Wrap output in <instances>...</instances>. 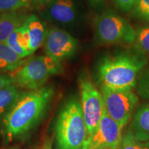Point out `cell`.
<instances>
[{
    "instance_id": "7",
    "label": "cell",
    "mask_w": 149,
    "mask_h": 149,
    "mask_svg": "<svg viewBox=\"0 0 149 149\" xmlns=\"http://www.w3.org/2000/svg\"><path fill=\"white\" fill-rule=\"evenodd\" d=\"M79 87L81 108L88 136L97 130L102 120L104 105L102 93L86 75L80 76Z\"/></svg>"
},
{
    "instance_id": "23",
    "label": "cell",
    "mask_w": 149,
    "mask_h": 149,
    "mask_svg": "<svg viewBox=\"0 0 149 149\" xmlns=\"http://www.w3.org/2000/svg\"><path fill=\"white\" fill-rule=\"evenodd\" d=\"M10 84H13L12 77L7 74H0V89Z\"/></svg>"
},
{
    "instance_id": "20",
    "label": "cell",
    "mask_w": 149,
    "mask_h": 149,
    "mask_svg": "<svg viewBox=\"0 0 149 149\" xmlns=\"http://www.w3.org/2000/svg\"><path fill=\"white\" fill-rule=\"evenodd\" d=\"M133 9V15L136 18L149 22V0H138Z\"/></svg>"
},
{
    "instance_id": "12",
    "label": "cell",
    "mask_w": 149,
    "mask_h": 149,
    "mask_svg": "<svg viewBox=\"0 0 149 149\" xmlns=\"http://www.w3.org/2000/svg\"><path fill=\"white\" fill-rule=\"evenodd\" d=\"M29 33V49L31 55L35 53L45 42L48 29L44 22L41 21L35 15L27 17L24 23Z\"/></svg>"
},
{
    "instance_id": "1",
    "label": "cell",
    "mask_w": 149,
    "mask_h": 149,
    "mask_svg": "<svg viewBox=\"0 0 149 149\" xmlns=\"http://www.w3.org/2000/svg\"><path fill=\"white\" fill-rule=\"evenodd\" d=\"M146 64V56L135 51L105 56L97 68L99 84L116 90H133Z\"/></svg>"
},
{
    "instance_id": "22",
    "label": "cell",
    "mask_w": 149,
    "mask_h": 149,
    "mask_svg": "<svg viewBox=\"0 0 149 149\" xmlns=\"http://www.w3.org/2000/svg\"><path fill=\"white\" fill-rule=\"evenodd\" d=\"M138 0H115L117 6L122 11H130L135 6Z\"/></svg>"
},
{
    "instance_id": "25",
    "label": "cell",
    "mask_w": 149,
    "mask_h": 149,
    "mask_svg": "<svg viewBox=\"0 0 149 149\" xmlns=\"http://www.w3.org/2000/svg\"><path fill=\"white\" fill-rule=\"evenodd\" d=\"M91 2L93 3H99L102 1V0H90Z\"/></svg>"
},
{
    "instance_id": "13",
    "label": "cell",
    "mask_w": 149,
    "mask_h": 149,
    "mask_svg": "<svg viewBox=\"0 0 149 149\" xmlns=\"http://www.w3.org/2000/svg\"><path fill=\"white\" fill-rule=\"evenodd\" d=\"M27 17L15 11L0 13V43H6L14 31L21 26Z\"/></svg>"
},
{
    "instance_id": "5",
    "label": "cell",
    "mask_w": 149,
    "mask_h": 149,
    "mask_svg": "<svg viewBox=\"0 0 149 149\" xmlns=\"http://www.w3.org/2000/svg\"><path fill=\"white\" fill-rule=\"evenodd\" d=\"M97 40L104 44H133L136 31L126 19L107 11L97 17L95 23Z\"/></svg>"
},
{
    "instance_id": "19",
    "label": "cell",
    "mask_w": 149,
    "mask_h": 149,
    "mask_svg": "<svg viewBox=\"0 0 149 149\" xmlns=\"http://www.w3.org/2000/svg\"><path fill=\"white\" fill-rule=\"evenodd\" d=\"M30 3L31 0H0V13L26 8Z\"/></svg>"
},
{
    "instance_id": "15",
    "label": "cell",
    "mask_w": 149,
    "mask_h": 149,
    "mask_svg": "<svg viewBox=\"0 0 149 149\" xmlns=\"http://www.w3.org/2000/svg\"><path fill=\"white\" fill-rule=\"evenodd\" d=\"M24 61L6 43H0V72L15 71Z\"/></svg>"
},
{
    "instance_id": "16",
    "label": "cell",
    "mask_w": 149,
    "mask_h": 149,
    "mask_svg": "<svg viewBox=\"0 0 149 149\" xmlns=\"http://www.w3.org/2000/svg\"><path fill=\"white\" fill-rule=\"evenodd\" d=\"M22 95L14 84L8 85L0 89V115L8 113Z\"/></svg>"
},
{
    "instance_id": "6",
    "label": "cell",
    "mask_w": 149,
    "mask_h": 149,
    "mask_svg": "<svg viewBox=\"0 0 149 149\" xmlns=\"http://www.w3.org/2000/svg\"><path fill=\"white\" fill-rule=\"evenodd\" d=\"M104 109L110 117L124 128L131 120L139 98L133 90H116L100 86Z\"/></svg>"
},
{
    "instance_id": "10",
    "label": "cell",
    "mask_w": 149,
    "mask_h": 149,
    "mask_svg": "<svg viewBox=\"0 0 149 149\" xmlns=\"http://www.w3.org/2000/svg\"><path fill=\"white\" fill-rule=\"evenodd\" d=\"M126 131L133 138L141 142L149 141V103L137 107Z\"/></svg>"
},
{
    "instance_id": "18",
    "label": "cell",
    "mask_w": 149,
    "mask_h": 149,
    "mask_svg": "<svg viewBox=\"0 0 149 149\" xmlns=\"http://www.w3.org/2000/svg\"><path fill=\"white\" fill-rule=\"evenodd\" d=\"M137 93L141 97L149 100V68L139 74L136 84Z\"/></svg>"
},
{
    "instance_id": "17",
    "label": "cell",
    "mask_w": 149,
    "mask_h": 149,
    "mask_svg": "<svg viewBox=\"0 0 149 149\" xmlns=\"http://www.w3.org/2000/svg\"><path fill=\"white\" fill-rule=\"evenodd\" d=\"M134 51L144 56L149 55V26L136 31Z\"/></svg>"
},
{
    "instance_id": "9",
    "label": "cell",
    "mask_w": 149,
    "mask_h": 149,
    "mask_svg": "<svg viewBox=\"0 0 149 149\" xmlns=\"http://www.w3.org/2000/svg\"><path fill=\"white\" fill-rule=\"evenodd\" d=\"M77 41L64 30L53 27L48 29L44 46L46 55L60 61L74 53Z\"/></svg>"
},
{
    "instance_id": "14",
    "label": "cell",
    "mask_w": 149,
    "mask_h": 149,
    "mask_svg": "<svg viewBox=\"0 0 149 149\" xmlns=\"http://www.w3.org/2000/svg\"><path fill=\"white\" fill-rule=\"evenodd\" d=\"M29 33L26 27L23 24L10 35L6 44L23 59L31 55L29 49Z\"/></svg>"
},
{
    "instance_id": "28",
    "label": "cell",
    "mask_w": 149,
    "mask_h": 149,
    "mask_svg": "<svg viewBox=\"0 0 149 149\" xmlns=\"http://www.w3.org/2000/svg\"><path fill=\"white\" fill-rule=\"evenodd\" d=\"M146 144H147V145H148V147H149V141H147V142H146Z\"/></svg>"
},
{
    "instance_id": "3",
    "label": "cell",
    "mask_w": 149,
    "mask_h": 149,
    "mask_svg": "<svg viewBox=\"0 0 149 149\" xmlns=\"http://www.w3.org/2000/svg\"><path fill=\"white\" fill-rule=\"evenodd\" d=\"M57 149H81L88 137L80 102L72 99L65 104L56 124Z\"/></svg>"
},
{
    "instance_id": "21",
    "label": "cell",
    "mask_w": 149,
    "mask_h": 149,
    "mask_svg": "<svg viewBox=\"0 0 149 149\" xmlns=\"http://www.w3.org/2000/svg\"><path fill=\"white\" fill-rule=\"evenodd\" d=\"M119 149H149L146 142H141L136 140L127 133L122 137Z\"/></svg>"
},
{
    "instance_id": "4",
    "label": "cell",
    "mask_w": 149,
    "mask_h": 149,
    "mask_svg": "<svg viewBox=\"0 0 149 149\" xmlns=\"http://www.w3.org/2000/svg\"><path fill=\"white\" fill-rule=\"evenodd\" d=\"M60 61L48 55L30 57L10 75L13 84L35 90L43 86L48 78L61 72Z\"/></svg>"
},
{
    "instance_id": "2",
    "label": "cell",
    "mask_w": 149,
    "mask_h": 149,
    "mask_svg": "<svg viewBox=\"0 0 149 149\" xmlns=\"http://www.w3.org/2000/svg\"><path fill=\"white\" fill-rule=\"evenodd\" d=\"M55 94L51 86H44L20 97L4 120V128L9 137L27 133L42 120Z\"/></svg>"
},
{
    "instance_id": "11",
    "label": "cell",
    "mask_w": 149,
    "mask_h": 149,
    "mask_svg": "<svg viewBox=\"0 0 149 149\" xmlns=\"http://www.w3.org/2000/svg\"><path fill=\"white\" fill-rule=\"evenodd\" d=\"M47 16L50 19L60 24H70L77 16L72 0H53L48 6Z\"/></svg>"
},
{
    "instance_id": "8",
    "label": "cell",
    "mask_w": 149,
    "mask_h": 149,
    "mask_svg": "<svg viewBox=\"0 0 149 149\" xmlns=\"http://www.w3.org/2000/svg\"><path fill=\"white\" fill-rule=\"evenodd\" d=\"M122 128L104 109L97 128L87 137L81 149H119L122 139Z\"/></svg>"
},
{
    "instance_id": "26",
    "label": "cell",
    "mask_w": 149,
    "mask_h": 149,
    "mask_svg": "<svg viewBox=\"0 0 149 149\" xmlns=\"http://www.w3.org/2000/svg\"><path fill=\"white\" fill-rule=\"evenodd\" d=\"M37 1H39V2H46V1H48L50 0H37Z\"/></svg>"
},
{
    "instance_id": "27",
    "label": "cell",
    "mask_w": 149,
    "mask_h": 149,
    "mask_svg": "<svg viewBox=\"0 0 149 149\" xmlns=\"http://www.w3.org/2000/svg\"><path fill=\"white\" fill-rule=\"evenodd\" d=\"M7 149H20V148H19L18 146H13V147H10V148H7Z\"/></svg>"
},
{
    "instance_id": "24",
    "label": "cell",
    "mask_w": 149,
    "mask_h": 149,
    "mask_svg": "<svg viewBox=\"0 0 149 149\" xmlns=\"http://www.w3.org/2000/svg\"><path fill=\"white\" fill-rule=\"evenodd\" d=\"M44 149H52V144L51 141L46 143L45 146L44 147Z\"/></svg>"
}]
</instances>
